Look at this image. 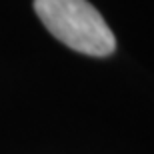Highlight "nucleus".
<instances>
[{"label":"nucleus","mask_w":154,"mask_h":154,"mask_svg":"<svg viewBox=\"0 0 154 154\" xmlns=\"http://www.w3.org/2000/svg\"><path fill=\"white\" fill-rule=\"evenodd\" d=\"M34 10L52 36L88 56H108L116 38L88 0H34Z\"/></svg>","instance_id":"f257e3e1"}]
</instances>
